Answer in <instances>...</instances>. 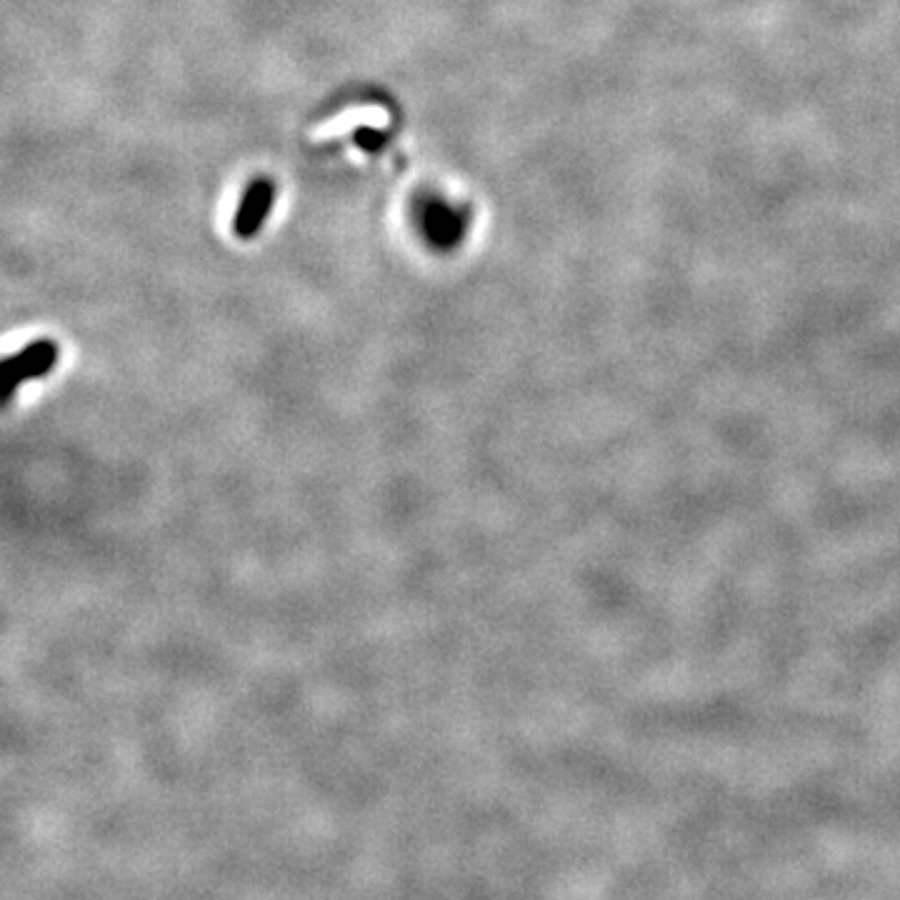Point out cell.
Instances as JSON below:
<instances>
[{
    "instance_id": "2",
    "label": "cell",
    "mask_w": 900,
    "mask_h": 900,
    "mask_svg": "<svg viewBox=\"0 0 900 900\" xmlns=\"http://www.w3.org/2000/svg\"><path fill=\"white\" fill-rule=\"evenodd\" d=\"M275 200V188L268 178H255L253 183L245 188L243 200H240L238 210H235L233 218V233L240 240H250L260 228H263L265 218H268L270 208H273Z\"/></svg>"
},
{
    "instance_id": "1",
    "label": "cell",
    "mask_w": 900,
    "mask_h": 900,
    "mask_svg": "<svg viewBox=\"0 0 900 900\" xmlns=\"http://www.w3.org/2000/svg\"><path fill=\"white\" fill-rule=\"evenodd\" d=\"M58 363V345L53 340H33L18 353L8 355L0 365V398L8 403L15 390L33 378H43Z\"/></svg>"
},
{
    "instance_id": "3",
    "label": "cell",
    "mask_w": 900,
    "mask_h": 900,
    "mask_svg": "<svg viewBox=\"0 0 900 900\" xmlns=\"http://www.w3.org/2000/svg\"><path fill=\"white\" fill-rule=\"evenodd\" d=\"M355 138H368V140H358V143H363L368 150H375L380 143H383L378 133H373V130H365V128L358 130V133H355Z\"/></svg>"
}]
</instances>
